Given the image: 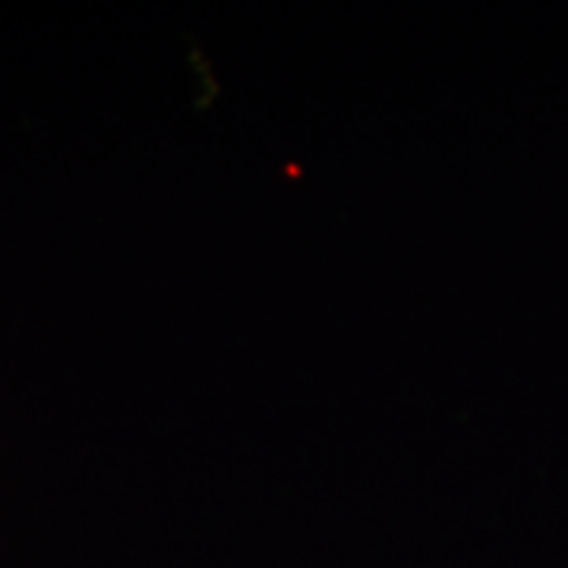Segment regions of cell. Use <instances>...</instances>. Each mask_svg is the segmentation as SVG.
I'll use <instances>...</instances> for the list:
<instances>
[]
</instances>
